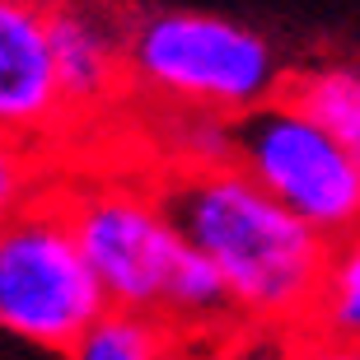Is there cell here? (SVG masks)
I'll return each mask as SVG.
<instances>
[{
	"label": "cell",
	"instance_id": "cell-1",
	"mask_svg": "<svg viewBox=\"0 0 360 360\" xmlns=\"http://www.w3.org/2000/svg\"><path fill=\"white\" fill-rule=\"evenodd\" d=\"M187 243L225 276L234 314L253 333H300L323 276L328 239L285 211L234 160L187 164L160 187Z\"/></svg>",
	"mask_w": 360,
	"mask_h": 360
},
{
	"label": "cell",
	"instance_id": "cell-2",
	"mask_svg": "<svg viewBox=\"0 0 360 360\" xmlns=\"http://www.w3.org/2000/svg\"><path fill=\"white\" fill-rule=\"evenodd\" d=\"M108 295L84 257L61 192H33L0 215V333L75 356Z\"/></svg>",
	"mask_w": 360,
	"mask_h": 360
},
{
	"label": "cell",
	"instance_id": "cell-3",
	"mask_svg": "<svg viewBox=\"0 0 360 360\" xmlns=\"http://www.w3.org/2000/svg\"><path fill=\"white\" fill-rule=\"evenodd\" d=\"M127 70L136 89L187 112H229L267 103L281 84L267 38L220 14L164 10L127 24Z\"/></svg>",
	"mask_w": 360,
	"mask_h": 360
},
{
	"label": "cell",
	"instance_id": "cell-4",
	"mask_svg": "<svg viewBox=\"0 0 360 360\" xmlns=\"http://www.w3.org/2000/svg\"><path fill=\"white\" fill-rule=\"evenodd\" d=\"M229 160L328 243L360 225V155L295 98H267L239 112Z\"/></svg>",
	"mask_w": 360,
	"mask_h": 360
},
{
	"label": "cell",
	"instance_id": "cell-5",
	"mask_svg": "<svg viewBox=\"0 0 360 360\" xmlns=\"http://www.w3.org/2000/svg\"><path fill=\"white\" fill-rule=\"evenodd\" d=\"M61 197L108 304L160 309L178 257L187 253V239L164 206V192L131 183H94Z\"/></svg>",
	"mask_w": 360,
	"mask_h": 360
},
{
	"label": "cell",
	"instance_id": "cell-6",
	"mask_svg": "<svg viewBox=\"0 0 360 360\" xmlns=\"http://www.w3.org/2000/svg\"><path fill=\"white\" fill-rule=\"evenodd\" d=\"M0 131L33 150L70 131L47 0H0Z\"/></svg>",
	"mask_w": 360,
	"mask_h": 360
},
{
	"label": "cell",
	"instance_id": "cell-7",
	"mask_svg": "<svg viewBox=\"0 0 360 360\" xmlns=\"http://www.w3.org/2000/svg\"><path fill=\"white\" fill-rule=\"evenodd\" d=\"M47 14H52V52L70 122L103 112L131 84L127 24L89 0H47Z\"/></svg>",
	"mask_w": 360,
	"mask_h": 360
},
{
	"label": "cell",
	"instance_id": "cell-8",
	"mask_svg": "<svg viewBox=\"0 0 360 360\" xmlns=\"http://www.w3.org/2000/svg\"><path fill=\"white\" fill-rule=\"evenodd\" d=\"M295 337H314V347L333 356H360V225L328 243L314 304Z\"/></svg>",
	"mask_w": 360,
	"mask_h": 360
},
{
	"label": "cell",
	"instance_id": "cell-9",
	"mask_svg": "<svg viewBox=\"0 0 360 360\" xmlns=\"http://www.w3.org/2000/svg\"><path fill=\"white\" fill-rule=\"evenodd\" d=\"M174 351H183V333L160 309L136 304H103V314L75 342V356L84 360H164Z\"/></svg>",
	"mask_w": 360,
	"mask_h": 360
},
{
	"label": "cell",
	"instance_id": "cell-10",
	"mask_svg": "<svg viewBox=\"0 0 360 360\" xmlns=\"http://www.w3.org/2000/svg\"><path fill=\"white\" fill-rule=\"evenodd\" d=\"M285 98H295L351 155H360V66H314L285 84Z\"/></svg>",
	"mask_w": 360,
	"mask_h": 360
},
{
	"label": "cell",
	"instance_id": "cell-11",
	"mask_svg": "<svg viewBox=\"0 0 360 360\" xmlns=\"http://www.w3.org/2000/svg\"><path fill=\"white\" fill-rule=\"evenodd\" d=\"M38 150L19 136L0 131V215H10L24 197L38 192Z\"/></svg>",
	"mask_w": 360,
	"mask_h": 360
}]
</instances>
